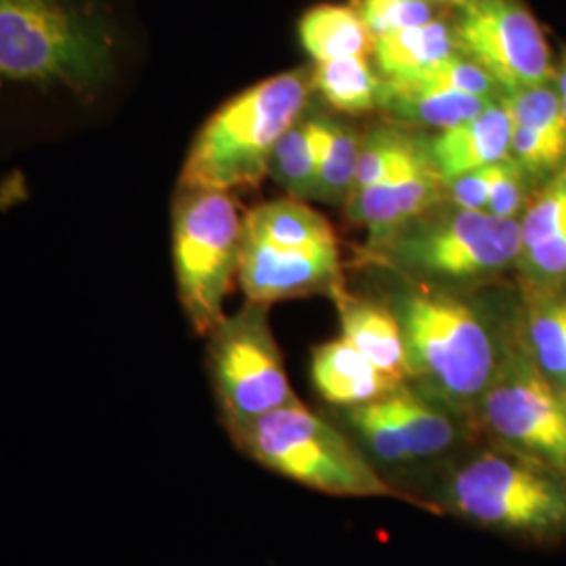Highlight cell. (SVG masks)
<instances>
[{"label":"cell","instance_id":"e0dca14e","mask_svg":"<svg viewBox=\"0 0 566 566\" xmlns=\"http://www.w3.org/2000/svg\"><path fill=\"white\" fill-rule=\"evenodd\" d=\"M388 416L403 437L409 460H428L449 451L460 437V428L449 411L422 390L407 385L397 386L382 397Z\"/></svg>","mask_w":566,"mask_h":566},{"label":"cell","instance_id":"f546056e","mask_svg":"<svg viewBox=\"0 0 566 566\" xmlns=\"http://www.w3.org/2000/svg\"><path fill=\"white\" fill-rule=\"evenodd\" d=\"M556 88H558V95H560L566 118V49L563 57L558 61V65H556Z\"/></svg>","mask_w":566,"mask_h":566},{"label":"cell","instance_id":"d6986e66","mask_svg":"<svg viewBox=\"0 0 566 566\" xmlns=\"http://www.w3.org/2000/svg\"><path fill=\"white\" fill-rule=\"evenodd\" d=\"M243 233L261 242L292 250L338 243L324 214L294 198L264 202L248 210L243 214Z\"/></svg>","mask_w":566,"mask_h":566},{"label":"cell","instance_id":"ac0fdd59","mask_svg":"<svg viewBox=\"0 0 566 566\" xmlns=\"http://www.w3.org/2000/svg\"><path fill=\"white\" fill-rule=\"evenodd\" d=\"M451 15L374 39L371 60L382 81H403L455 55Z\"/></svg>","mask_w":566,"mask_h":566},{"label":"cell","instance_id":"5b68a950","mask_svg":"<svg viewBox=\"0 0 566 566\" xmlns=\"http://www.w3.org/2000/svg\"><path fill=\"white\" fill-rule=\"evenodd\" d=\"M231 437L266 470L325 495L407 500L348 437L301 401L231 430Z\"/></svg>","mask_w":566,"mask_h":566},{"label":"cell","instance_id":"52a82bcc","mask_svg":"<svg viewBox=\"0 0 566 566\" xmlns=\"http://www.w3.org/2000/svg\"><path fill=\"white\" fill-rule=\"evenodd\" d=\"M243 214L233 193L182 187L172 200V261L182 313L196 334L223 322L242 250Z\"/></svg>","mask_w":566,"mask_h":566},{"label":"cell","instance_id":"603a6c76","mask_svg":"<svg viewBox=\"0 0 566 566\" xmlns=\"http://www.w3.org/2000/svg\"><path fill=\"white\" fill-rule=\"evenodd\" d=\"M382 78L367 55L315 63L311 86L327 105L344 114H369L378 109V93Z\"/></svg>","mask_w":566,"mask_h":566},{"label":"cell","instance_id":"4dcf8cb0","mask_svg":"<svg viewBox=\"0 0 566 566\" xmlns=\"http://www.w3.org/2000/svg\"><path fill=\"white\" fill-rule=\"evenodd\" d=\"M430 2H434V4H439V7H443L447 11H455V9H460L464 2L468 0H430Z\"/></svg>","mask_w":566,"mask_h":566},{"label":"cell","instance_id":"d6a6232c","mask_svg":"<svg viewBox=\"0 0 566 566\" xmlns=\"http://www.w3.org/2000/svg\"><path fill=\"white\" fill-rule=\"evenodd\" d=\"M565 399H566V397H565Z\"/></svg>","mask_w":566,"mask_h":566},{"label":"cell","instance_id":"f1b7e54d","mask_svg":"<svg viewBox=\"0 0 566 566\" xmlns=\"http://www.w3.org/2000/svg\"><path fill=\"white\" fill-rule=\"evenodd\" d=\"M504 163L489 164L483 168L464 172L455 179L447 181V203L462 208V210H481L485 212L489 198L493 193L495 182L500 181L504 172Z\"/></svg>","mask_w":566,"mask_h":566},{"label":"cell","instance_id":"cb8c5ba5","mask_svg":"<svg viewBox=\"0 0 566 566\" xmlns=\"http://www.w3.org/2000/svg\"><path fill=\"white\" fill-rule=\"evenodd\" d=\"M361 133L350 124L325 116V142L319 156L317 185L313 200L325 203H344L355 185L359 163Z\"/></svg>","mask_w":566,"mask_h":566},{"label":"cell","instance_id":"83f0119b","mask_svg":"<svg viewBox=\"0 0 566 566\" xmlns=\"http://www.w3.org/2000/svg\"><path fill=\"white\" fill-rule=\"evenodd\" d=\"M535 191V182L531 181L518 168V164L510 158L500 181L493 187L485 212L497 219H521Z\"/></svg>","mask_w":566,"mask_h":566},{"label":"cell","instance_id":"484cf974","mask_svg":"<svg viewBox=\"0 0 566 566\" xmlns=\"http://www.w3.org/2000/svg\"><path fill=\"white\" fill-rule=\"evenodd\" d=\"M346 420L359 434L367 451L382 464H409V453L405 449L403 437L388 416L382 399L371 403L357 405L346 409Z\"/></svg>","mask_w":566,"mask_h":566},{"label":"cell","instance_id":"3957f363","mask_svg":"<svg viewBox=\"0 0 566 566\" xmlns=\"http://www.w3.org/2000/svg\"><path fill=\"white\" fill-rule=\"evenodd\" d=\"M311 93V74L290 70L231 97L191 142L179 185L229 193L259 187L269 177L275 145L303 116Z\"/></svg>","mask_w":566,"mask_h":566},{"label":"cell","instance_id":"4316f807","mask_svg":"<svg viewBox=\"0 0 566 566\" xmlns=\"http://www.w3.org/2000/svg\"><path fill=\"white\" fill-rule=\"evenodd\" d=\"M512 122L566 139V118L556 82L514 91L502 97Z\"/></svg>","mask_w":566,"mask_h":566},{"label":"cell","instance_id":"8fae6325","mask_svg":"<svg viewBox=\"0 0 566 566\" xmlns=\"http://www.w3.org/2000/svg\"><path fill=\"white\" fill-rule=\"evenodd\" d=\"M238 282L248 303L266 306L313 294L332 296L344 283L338 243L292 250L242 233Z\"/></svg>","mask_w":566,"mask_h":566},{"label":"cell","instance_id":"8992f818","mask_svg":"<svg viewBox=\"0 0 566 566\" xmlns=\"http://www.w3.org/2000/svg\"><path fill=\"white\" fill-rule=\"evenodd\" d=\"M447 510L474 525L537 544L566 537V479L523 455L486 447L447 481Z\"/></svg>","mask_w":566,"mask_h":566},{"label":"cell","instance_id":"7a4b0ae2","mask_svg":"<svg viewBox=\"0 0 566 566\" xmlns=\"http://www.w3.org/2000/svg\"><path fill=\"white\" fill-rule=\"evenodd\" d=\"M399 277L386 304L401 327L411 380L449 411L476 416L518 317L502 329L451 290Z\"/></svg>","mask_w":566,"mask_h":566},{"label":"cell","instance_id":"7c38bea8","mask_svg":"<svg viewBox=\"0 0 566 566\" xmlns=\"http://www.w3.org/2000/svg\"><path fill=\"white\" fill-rule=\"evenodd\" d=\"M446 177L432 163L390 177L386 181L348 193L344 214L369 231L367 245L382 242L390 233L447 202Z\"/></svg>","mask_w":566,"mask_h":566},{"label":"cell","instance_id":"4fadbf2b","mask_svg":"<svg viewBox=\"0 0 566 566\" xmlns=\"http://www.w3.org/2000/svg\"><path fill=\"white\" fill-rule=\"evenodd\" d=\"M502 97L476 118L441 130L426 142L428 156L446 181L489 164L510 160L514 124Z\"/></svg>","mask_w":566,"mask_h":566},{"label":"cell","instance_id":"2e32d148","mask_svg":"<svg viewBox=\"0 0 566 566\" xmlns=\"http://www.w3.org/2000/svg\"><path fill=\"white\" fill-rule=\"evenodd\" d=\"M495 99L500 97H479L458 91L418 88L382 81L378 93V112L386 122L397 126L441 133L476 118Z\"/></svg>","mask_w":566,"mask_h":566},{"label":"cell","instance_id":"ba28073f","mask_svg":"<svg viewBox=\"0 0 566 566\" xmlns=\"http://www.w3.org/2000/svg\"><path fill=\"white\" fill-rule=\"evenodd\" d=\"M474 420L504 447L566 479V399L531 359L521 315Z\"/></svg>","mask_w":566,"mask_h":566},{"label":"cell","instance_id":"30bf717a","mask_svg":"<svg viewBox=\"0 0 566 566\" xmlns=\"http://www.w3.org/2000/svg\"><path fill=\"white\" fill-rule=\"evenodd\" d=\"M460 53L479 63L502 93L556 82L546 34L523 0H468L451 13Z\"/></svg>","mask_w":566,"mask_h":566},{"label":"cell","instance_id":"6da1fadb","mask_svg":"<svg viewBox=\"0 0 566 566\" xmlns=\"http://www.w3.org/2000/svg\"><path fill=\"white\" fill-rule=\"evenodd\" d=\"M120 49L105 0H0V91H97Z\"/></svg>","mask_w":566,"mask_h":566},{"label":"cell","instance_id":"ffe728a7","mask_svg":"<svg viewBox=\"0 0 566 566\" xmlns=\"http://www.w3.org/2000/svg\"><path fill=\"white\" fill-rule=\"evenodd\" d=\"M324 142L325 116L308 114V107L283 133L271 156L269 177L282 187L287 198L313 200Z\"/></svg>","mask_w":566,"mask_h":566},{"label":"cell","instance_id":"1f68e13d","mask_svg":"<svg viewBox=\"0 0 566 566\" xmlns=\"http://www.w3.org/2000/svg\"><path fill=\"white\" fill-rule=\"evenodd\" d=\"M558 392H560L563 397H566V369L565 376H563V380H560V385H558Z\"/></svg>","mask_w":566,"mask_h":566},{"label":"cell","instance_id":"9c48e42d","mask_svg":"<svg viewBox=\"0 0 566 566\" xmlns=\"http://www.w3.org/2000/svg\"><path fill=\"white\" fill-rule=\"evenodd\" d=\"M208 371L229 432L298 401L271 332L266 304H243L208 334Z\"/></svg>","mask_w":566,"mask_h":566},{"label":"cell","instance_id":"d4e9b609","mask_svg":"<svg viewBox=\"0 0 566 566\" xmlns=\"http://www.w3.org/2000/svg\"><path fill=\"white\" fill-rule=\"evenodd\" d=\"M374 39L449 18L453 11L430 0H350Z\"/></svg>","mask_w":566,"mask_h":566},{"label":"cell","instance_id":"7402d4cb","mask_svg":"<svg viewBox=\"0 0 566 566\" xmlns=\"http://www.w3.org/2000/svg\"><path fill=\"white\" fill-rule=\"evenodd\" d=\"M428 163H432L428 156V145L416 137L411 128L397 126L392 122L378 124L361 133L353 191L386 181Z\"/></svg>","mask_w":566,"mask_h":566},{"label":"cell","instance_id":"277c9868","mask_svg":"<svg viewBox=\"0 0 566 566\" xmlns=\"http://www.w3.org/2000/svg\"><path fill=\"white\" fill-rule=\"evenodd\" d=\"M365 252L369 261L413 282L446 290L474 285L516 269L523 252L521 219H497L446 202Z\"/></svg>","mask_w":566,"mask_h":566},{"label":"cell","instance_id":"9a60e30c","mask_svg":"<svg viewBox=\"0 0 566 566\" xmlns=\"http://www.w3.org/2000/svg\"><path fill=\"white\" fill-rule=\"evenodd\" d=\"M311 380L322 399L344 409L382 399L401 386L369 364L343 336L313 348Z\"/></svg>","mask_w":566,"mask_h":566},{"label":"cell","instance_id":"5bb4252c","mask_svg":"<svg viewBox=\"0 0 566 566\" xmlns=\"http://www.w3.org/2000/svg\"><path fill=\"white\" fill-rule=\"evenodd\" d=\"M332 298L338 306L344 340L353 344L369 364L376 365L392 382H411L403 334L390 306L357 296L348 292L344 283L332 292Z\"/></svg>","mask_w":566,"mask_h":566},{"label":"cell","instance_id":"44dd1931","mask_svg":"<svg viewBox=\"0 0 566 566\" xmlns=\"http://www.w3.org/2000/svg\"><path fill=\"white\" fill-rule=\"evenodd\" d=\"M298 39L315 63L371 55L374 36L350 4H317L298 23Z\"/></svg>","mask_w":566,"mask_h":566}]
</instances>
